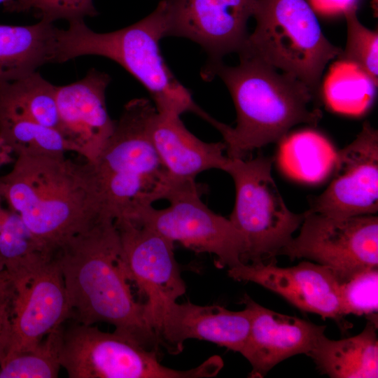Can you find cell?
<instances>
[{
  "label": "cell",
  "instance_id": "cell-3",
  "mask_svg": "<svg viewBox=\"0 0 378 378\" xmlns=\"http://www.w3.org/2000/svg\"><path fill=\"white\" fill-rule=\"evenodd\" d=\"M238 55L237 65L220 62L203 78L220 77L236 109V126L220 122L217 128L229 158L246 159L256 149L279 143L298 124L318 125L322 112L311 106L314 93L302 81L253 55Z\"/></svg>",
  "mask_w": 378,
  "mask_h": 378
},
{
  "label": "cell",
  "instance_id": "cell-28",
  "mask_svg": "<svg viewBox=\"0 0 378 378\" xmlns=\"http://www.w3.org/2000/svg\"><path fill=\"white\" fill-rule=\"evenodd\" d=\"M357 10L358 8H352L343 14L346 22L347 38L345 48L337 58L357 64L378 83V32L360 23Z\"/></svg>",
  "mask_w": 378,
  "mask_h": 378
},
{
  "label": "cell",
  "instance_id": "cell-27",
  "mask_svg": "<svg viewBox=\"0 0 378 378\" xmlns=\"http://www.w3.org/2000/svg\"><path fill=\"white\" fill-rule=\"evenodd\" d=\"M0 138L16 156L69 152L64 138L58 130L32 120L0 118Z\"/></svg>",
  "mask_w": 378,
  "mask_h": 378
},
{
  "label": "cell",
  "instance_id": "cell-9",
  "mask_svg": "<svg viewBox=\"0 0 378 378\" xmlns=\"http://www.w3.org/2000/svg\"><path fill=\"white\" fill-rule=\"evenodd\" d=\"M60 364L70 378H208L223 362L213 356L195 368L172 369L160 363L158 353L128 337L80 323L64 332Z\"/></svg>",
  "mask_w": 378,
  "mask_h": 378
},
{
  "label": "cell",
  "instance_id": "cell-32",
  "mask_svg": "<svg viewBox=\"0 0 378 378\" xmlns=\"http://www.w3.org/2000/svg\"><path fill=\"white\" fill-rule=\"evenodd\" d=\"M360 0H309L314 10L324 15H337L358 8Z\"/></svg>",
  "mask_w": 378,
  "mask_h": 378
},
{
  "label": "cell",
  "instance_id": "cell-10",
  "mask_svg": "<svg viewBox=\"0 0 378 378\" xmlns=\"http://www.w3.org/2000/svg\"><path fill=\"white\" fill-rule=\"evenodd\" d=\"M291 260L307 258L330 269L340 281L378 267V218L304 212L298 237L279 252Z\"/></svg>",
  "mask_w": 378,
  "mask_h": 378
},
{
  "label": "cell",
  "instance_id": "cell-18",
  "mask_svg": "<svg viewBox=\"0 0 378 378\" xmlns=\"http://www.w3.org/2000/svg\"><path fill=\"white\" fill-rule=\"evenodd\" d=\"M241 302L251 317L248 337L241 353L251 365L249 377H263L278 363L295 355L307 356L324 334L326 326L276 312L247 294Z\"/></svg>",
  "mask_w": 378,
  "mask_h": 378
},
{
  "label": "cell",
  "instance_id": "cell-6",
  "mask_svg": "<svg viewBox=\"0 0 378 378\" xmlns=\"http://www.w3.org/2000/svg\"><path fill=\"white\" fill-rule=\"evenodd\" d=\"M252 17L255 29L239 52L259 57L316 92L326 64L342 49L323 34L308 0H256Z\"/></svg>",
  "mask_w": 378,
  "mask_h": 378
},
{
  "label": "cell",
  "instance_id": "cell-19",
  "mask_svg": "<svg viewBox=\"0 0 378 378\" xmlns=\"http://www.w3.org/2000/svg\"><path fill=\"white\" fill-rule=\"evenodd\" d=\"M150 135L169 181L195 180L200 173L213 169L225 171L229 162L223 141L200 140L188 130L179 115L157 111Z\"/></svg>",
  "mask_w": 378,
  "mask_h": 378
},
{
  "label": "cell",
  "instance_id": "cell-31",
  "mask_svg": "<svg viewBox=\"0 0 378 378\" xmlns=\"http://www.w3.org/2000/svg\"><path fill=\"white\" fill-rule=\"evenodd\" d=\"M10 292L0 295V364L6 356L11 337Z\"/></svg>",
  "mask_w": 378,
  "mask_h": 378
},
{
  "label": "cell",
  "instance_id": "cell-12",
  "mask_svg": "<svg viewBox=\"0 0 378 378\" xmlns=\"http://www.w3.org/2000/svg\"><path fill=\"white\" fill-rule=\"evenodd\" d=\"M168 17L167 36L188 38L207 55L204 78L223 58L239 53L249 33L247 24L256 0H164Z\"/></svg>",
  "mask_w": 378,
  "mask_h": 378
},
{
  "label": "cell",
  "instance_id": "cell-22",
  "mask_svg": "<svg viewBox=\"0 0 378 378\" xmlns=\"http://www.w3.org/2000/svg\"><path fill=\"white\" fill-rule=\"evenodd\" d=\"M56 87L37 71L0 85V118L32 120L59 132Z\"/></svg>",
  "mask_w": 378,
  "mask_h": 378
},
{
  "label": "cell",
  "instance_id": "cell-35",
  "mask_svg": "<svg viewBox=\"0 0 378 378\" xmlns=\"http://www.w3.org/2000/svg\"><path fill=\"white\" fill-rule=\"evenodd\" d=\"M11 290V281L8 274L0 271V295L8 293Z\"/></svg>",
  "mask_w": 378,
  "mask_h": 378
},
{
  "label": "cell",
  "instance_id": "cell-11",
  "mask_svg": "<svg viewBox=\"0 0 378 378\" xmlns=\"http://www.w3.org/2000/svg\"><path fill=\"white\" fill-rule=\"evenodd\" d=\"M114 221L130 278L143 298L146 320L154 330L163 308L186 290L174 243L132 219L122 217Z\"/></svg>",
  "mask_w": 378,
  "mask_h": 378
},
{
  "label": "cell",
  "instance_id": "cell-4",
  "mask_svg": "<svg viewBox=\"0 0 378 378\" xmlns=\"http://www.w3.org/2000/svg\"><path fill=\"white\" fill-rule=\"evenodd\" d=\"M60 29L58 63L84 55L110 59L131 74L148 92L158 112L181 116L191 112L211 125L216 120L194 101L164 61L160 40L167 36L166 4L160 0L148 16L123 29L106 33L90 29L83 20Z\"/></svg>",
  "mask_w": 378,
  "mask_h": 378
},
{
  "label": "cell",
  "instance_id": "cell-20",
  "mask_svg": "<svg viewBox=\"0 0 378 378\" xmlns=\"http://www.w3.org/2000/svg\"><path fill=\"white\" fill-rule=\"evenodd\" d=\"M59 32L46 20L27 26L0 24V85L57 63Z\"/></svg>",
  "mask_w": 378,
  "mask_h": 378
},
{
  "label": "cell",
  "instance_id": "cell-1",
  "mask_svg": "<svg viewBox=\"0 0 378 378\" xmlns=\"http://www.w3.org/2000/svg\"><path fill=\"white\" fill-rule=\"evenodd\" d=\"M54 255L63 276L70 317L84 325L108 323L115 332L158 353L159 339L146 320L144 304L134 297L113 218L103 217Z\"/></svg>",
  "mask_w": 378,
  "mask_h": 378
},
{
  "label": "cell",
  "instance_id": "cell-21",
  "mask_svg": "<svg viewBox=\"0 0 378 378\" xmlns=\"http://www.w3.org/2000/svg\"><path fill=\"white\" fill-rule=\"evenodd\" d=\"M377 321L368 319L358 335L332 340L321 335L307 354L322 374L331 378L378 377Z\"/></svg>",
  "mask_w": 378,
  "mask_h": 378
},
{
  "label": "cell",
  "instance_id": "cell-8",
  "mask_svg": "<svg viewBox=\"0 0 378 378\" xmlns=\"http://www.w3.org/2000/svg\"><path fill=\"white\" fill-rule=\"evenodd\" d=\"M160 195V200L169 203L167 208L158 209L148 204L122 217L195 252L215 255L217 267L230 269L243 264L246 251L243 235L229 218L216 214L203 202L195 180H167Z\"/></svg>",
  "mask_w": 378,
  "mask_h": 378
},
{
  "label": "cell",
  "instance_id": "cell-7",
  "mask_svg": "<svg viewBox=\"0 0 378 378\" xmlns=\"http://www.w3.org/2000/svg\"><path fill=\"white\" fill-rule=\"evenodd\" d=\"M272 159L229 158L225 170L234 184L235 202L229 219L243 235V263L274 262L301 225L304 212H292L272 176Z\"/></svg>",
  "mask_w": 378,
  "mask_h": 378
},
{
  "label": "cell",
  "instance_id": "cell-23",
  "mask_svg": "<svg viewBox=\"0 0 378 378\" xmlns=\"http://www.w3.org/2000/svg\"><path fill=\"white\" fill-rule=\"evenodd\" d=\"M52 255L29 230L0 186V271L10 279Z\"/></svg>",
  "mask_w": 378,
  "mask_h": 378
},
{
  "label": "cell",
  "instance_id": "cell-16",
  "mask_svg": "<svg viewBox=\"0 0 378 378\" xmlns=\"http://www.w3.org/2000/svg\"><path fill=\"white\" fill-rule=\"evenodd\" d=\"M110 82L108 74L91 69L81 80L56 87L59 132L69 152L90 164L98 159L115 128L106 103Z\"/></svg>",
  "mask_w": 378,
  "mask_h": 378
},
{
  "label": "cell",
  "instance_id": "cell-29",
  "mask_svg": "<svg viewBox=\"0 0 378 378\" xmlns=\"http://www.w3.org/2000/svg\"><path fill=\"white\" fill-rule=\"evenodd\" d=\"M378 270L368 269L340 282V296L345 316L354 314L377 321Z\"/></svg>",
  "mask_w": 378,
  "mask_h": 378
},
{
  "label": "cell",
  "instance_id": "cell-14",
  "mask_svg": "<svg viewBox=\"0 0 378 378\" xmlns=\"http://www.w3.org/2000/svg\"><path fill=\"white\" fill-rule=\"evenodd\" d=\"M330 183L309 211L332 216L374 215L378 211V132L363 123L354 141L337 151Z\"/></svg>",
  "mask_w": 378,
  "mask_h": 378
},
{
  "label": "cell",
  "instance_id": "cell-2",
  "mask_svg": "<svg viewBox=\"0 0 378 378\" xmlns=\"http://www.w3.org/2000/svg\"><path fill=\"white\" fill-rule=\"evenodd\" d=\"M64 155L16 156L12 169L0 176V186L13 207L52 253L110 216L92 164Z\"/></svg>",
  "mask_w": 378,
  "mask_h": 378
},
{
  "label": "cell",
  "instance_id": "cell-26",
  "mask_svg": "<svg viewBox=\"0 0 378 378\" xmlns=\"http://www.w3.org/2000/svg\"><path fill=\"white\" fill-rule=\"evenodd\" d=\"M64 329L55 327L33 349L6 358L0 378H55L62 368L60 356Z\"/></svg>",
  "mask_w": 378,
  "mask_h": 378
},
{
  "label": "cell",
  "instance_id": "cell-17",
  "mask_svg": "<svg viewBox=\"0 0 378 378\" xmlns=\"http://www.w3.org/2000/svg\"><path fill=\"white\" fill-rule=\"evenodd\" d=\"M251 312L245 307L234 312L214 304L201 306L187 302L166 305L154 330L161 346L170 354H178L188 339L205 340L241 353L251 327Z\"/></svg>",
  "mask_w": 378,
  "mask_h": 378
},
{
  "label": "cell",
  "instance_id": "cell-24",
  "mask_svg": "<svg viewBox=\"0 0 378 378\" xmlns=\"http://www.w3.org/2000/svg\"><path fill=\"white\" fill-rule=\"evenodd\" d=\"M279 143V162L284 171L293 177L318 182L332 171L337 151L318 132H298L286 135Z\"/></svg>",
  "mask_w": 378,
  "mask_h": 378
},
{
  "label": "cell",
  "instance_id": "cell-30",
  "mask_svg": "<svg viewBox=\"0 0 378 378\" xmlns=\"http://www.w3.org/2000/svg\"><path fill=\"white\" fill-rule=\"evenodd\" d=\"M31 9L36 10L41 20L50 22L83 20L98 14L93 0H30L28 10Z\"/></svg>",
  "mask_w": 378,
  "mask_h": 378
},
{
  "label": "cell",
  "instance_id": "cell-25",
  "mask_svg": "<svg viewBox=\"0 0 378 378\" xmlns=\"http://www.w3.org/2000/svg\"><path fill=\"white\" fill-rule=\"evenodd\" d=\"M377 88V83L360 66L338 59L324 78L323 94L326 104L333 111L360 115L372 104Z\"/></svg>",
  "mask_w": 378,
  "mask_h": 378
},
{
  "label": "cell",
  "instance_id": "cell-33",
  "mask_svg": "<svg viewBox=\"0 0 378 378\" xmlns=\"http://www.w3.org/2000/svg\"><path fill=\"white\" fill-rule=\"evenodd\" d=\"M30 0H0L5 9L9 12H24L28 10Z\"/></svg>",
  "mask_w": 378,
  "mask_h": 378
},
{
  "label": "cell",
  "instance_id": "cell-13",
  "mask_svg": "<svg viewBox=\"0 0 378 378\" xmlns=\"http://www.w3.org/2000/svg\"><path fill=\"white\" fill-rule=\"evenodd\" d=\"M10 281L11 337L4 360L33 349L70 318L64 282L54 253Z\"/></svg>",
  "mask_w": 378,
  "mask_h": 378
},
{
  "label": "cell",
  "instance_id": "cell-15",
  "mask_svg": "<svg viewBox=\"0 0 378 378\" xmlns=\"http://www.w3.org/2000/svg\"><path fill=\"white\" fill-rule=\"evenodd\" d=\"M236 281L257 284L284 298L303 312L330 318L342 332L352 324L345 319L340 296V280L328 267L303 261L289 267L275 262L241 264L230 268Z\"/></svg>",
  "mask_w": 378,
  "mask_h": 378
},
{
  "label": "cell",
  "instance_id": "cell-34",
  "mask_svg": "<svg viewBox=\"0 0 378 378\" xmlns=\"http://www.w3.org/2000/svg\"><path fill=\"white\" fill-rule=\"evenodd\" d=\"M10 148L0 138V167L15 161Z\"/></svg>",
  "mask_w": 378,
  "mask_h": 378
},
{
  "label": "cell",
  "instance_id": "cell-5",
  "mask_svg": "<svg viewBox=\"0 0 378 378\" xmlns=\"http://www.w3.org/2000/svg\"><path fill=\"white\" fill-rule=\"evenodd\" d=\"M156 112L148 99L128 102L104 149L92 164L106 211L114 220L158 200L166 172L150 135Z\"/></svg>",
  "mask_w": 378,
  "mask_h": 378
}]
</instances>
